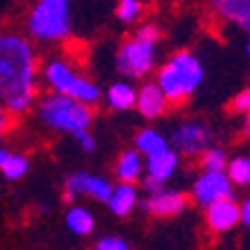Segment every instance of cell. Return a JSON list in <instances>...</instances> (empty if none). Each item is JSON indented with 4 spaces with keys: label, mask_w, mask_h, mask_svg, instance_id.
Wrapping results in <instances>:
<instances>
[{
    "label": "cell",
    "mask_w": 250,
    "mask_h": 250,
    "mask_svg": "<svg viewBox=\"0 0 250 250\" xmlns=\"http://www.w3.org/2000/svg\"><path fill=\"white\" fill-rule=\"evenodd\" d=\"M133 108L138 111L140 117L153 122V120H160V117L167 115L171 104L167 102L165 93L158 88V83L153 82V79H142V83H140L138 90H135Z\"/></svg>",
    "instance_id": "obj_11"
},
{
    "label": "cell",
    "mask_w": 250,
    "mask_h": 250,
    "mask_svg": "<svg viewBox=\"0 0 250 250\" xmlns=\"http://www.w3.org/2000/svg\"><path fill=\"white\" fill-rule=\"evenodd\" d=\"M93 250H135V248L120 234H106V237H99L95 241Z\"/></svg>",
    "instance_id": "obj_24"
},
{
    "label": "cell",
    "mask_w": 250,
    "mask_h": 250,
    "mask_svg": "<svg viewBox=\"0 0 250 250\" xmlns=\"http://www.w3.org/2000/svg\"><path fill=\"white\" fill-rule=\"evenodd\" d=\"M113 189V181L104 174H95L86 169H77L65 178L63 183V198L68 203H75L79 196H86L95 203H106Z\"/></svg>",
    "instance_id": "obj_8"
},
{
    "label": "cell",
    "mask_w": 250,
    "mask_h": 250,
    "mask_svg": "<svg viewBox=\"0 0 250 250\" xmlns=\"http://www.w3.org/2000/svg\"><path fill=\"white\" fill-rule=\"evenodd\" d=\"M226 176L230 178L234 187H248L250 185V158L246 153L230 156L226 163Z\"/></svg>",
    "instance_id": "obj_20"
},
{
    "label": "cell",
    "mask_w": 250,
    "mask_h": 250,
    "mask_svg": "<svg viewBox=\"0 0 250 250\" xmlns=\"http://www.w3.org/2000/svg\"><path fill=\"white\" fill-rule=\"evenodd\" d=\"M41 57L25 32L0 29V104L14 117L27 115L41 95Z\"/></svg>",
    "instance_id": "obj_1"
},
{
    "label": "cell",
    "mask_w": 250,
    "mask_h": 250,
    "mask_svg": "<svg viewBox=\"0 0 250 250\" xmlns=\"http://www.w3.org/2000/svg\"><path fill=\"white\" fill-rule=\"evenodd\" d=\"M25 34L36 45H59L72 34L70 0H34L25 16Z\"/></svg>",
    "instance_id": "obj_6"
},
{
    "label": "cell",
    "mask_w": 250,
    "mask_h": 250,
    "mask_svg": "<svg viewBox=\"0 0 250 250\" xmlns=\"http://www.w3.org/2000/svg\"><path fill=\"white\" fill-rule=\"evenodd\" d=\"M12 126H14V115L0 104V145L5 142V138L9 135V131H12Z\"/></svg>",
    "instance_id": "obj_27"
},
{
    "label": "cell",
    "mask_w": 250,
    "mask_h": 250,
    "mask_svg": "<svg viewBox=\"0 0 250 250\" xmlns=\"http://www.w3.org/2000/svg\"><path fill=\"white\" fill-rule=\"evenodd\" d=\"M140 208L156 219H174V216L185 212L187 196L176 187L160 185L151 192H146L145 198H140Z\"/></svg>",
    "instance_id": "obj_10"
},
{
    "label": "cell",
    "mask_w": 250,
    "mask_h": 250,
    "mask_svg": "<svg viewBox=\"0 0 250 250\" xmlns=\"http://www.w3.org/2000/svg\"><path fill=\"white\" fill-rule=\"evenodd\" d=\"M228 151L223 149L221 145H212L205 146L201 156H198V163H201V169H212V171H223L226 169V163H228Z\"/></svg>",
    "instance_id": "obj_23"
},
{
    "label": "cell",
    "mask_w": 250,
    "mask_h": 250,
    "mask_svg": "<svg viewBox=\"0 0 250 250\" xmlns=\"http://www.w3.org/2000/svg\"><path fill=\"white\" fill-rule=\"evenodd\" d=\"M29 171V158L25 153H14L9 151V156L5 158V163L0 167V174L5 176L7 181H21L25 178Z\"/></svg>",
    "instance_id": "obj_22"
},
{
    "label": "cell",
    "mask_w": 250,
    "mask_h": 250,
    "mask_svg": "<svg viewBox=\"0 0 250 250\" xmlns=\"http://www.w3.org/2000/svg\"><path fill=\"white\" fill-rule=\"evenodd\" d=\"M32 111L41 126H45L52 133L70 135V138L83 128H90L95 120V106L68 95L50 93V90L39 95Z\"/></svg>",
    "instance_id": "obj_4"
},
{
    "label": "cell",
    "mask_w": 250,
    "mask_h": 250,
    "mask_svg": "<svg viewBox=\"0 0 250 250\" xmlns=\"http://www.w3.org/2000/svg\"><path fill=\"white\" fill-rule=\"evenodd\" d=\"M165 146H169V140L156 126H142L133 138V149H138L142 156H151V153L160 151Z\"/></svg>",
    "instance_id": "obj_19"
},
{
    "label": "cell",
    "mask_w": 250,
    "mask_h": 250,
    "mask_svg": "<svg viewBox=\"0 0 250 250\" xmlns=\"http://www.w3.org/2000/svg\"><path fill=\"white\" fill-rule=\"evenodd\" d=\"M178 169H181V156L171 146H165L151 156H145V176L160 185L174 181Z\"/></svg>",
    "instance_id": "obj_13"
},
{
    "label": "cell",
    "mask_w": 250,
    "mask_h": 250,
    "mask_svg": "<svg viewBox=\"0 0 250 250\" xmlns=\"http://www.w3.org/2000/svg\"><path fill=\"white\" fill-rule=\"evenodd\" d=\"M239 223L241 226H250V198H241L239 201Z\"/></svg>",
    "instance_id": "obj_28"
},
{
    "label": "cell",
    "mask_w": 250,
    "mask_h": 250,
    "mask_svg": "<svg viewBox=\"0 0 250 250\" xmlns=\"http://www.w3.org/2000/svg\"><path fill=\"white\" fill-rule=\"evenodd\" d=\"M113 176L120 183H140L145 176V156L133 146L120 151L113 163Z\"/></svg>",
    "instance_id": "obj_16"
},
{
    "label": "cell",
    "mask_w": 250,
    "mask_h": 250,
    "mask_svg": "<svg viewBox=\"0 0 250 250\" xmlns=\"http://www.w3.org/2000/svg\"><path fill=\"white\" fill-rule=\"evenodd\" d=\"M167 140L181 158H198L205 146L214 142V128L203 117H183L171 124Z\"/></svg>",
    "instance_id": "obj_7"
},
{
    "label": "cell",
    "mask_w": 250,
    "mask_h": 250,
    "mask_svg": "<svg viewBox=\"0 0 250 250\" xmlns=\"http://www.w3.org/2000/svg\"><path fill=\"white\" fill-rule=\"evenodd\" d=\"M192 201L198 208H208L214 201L234 196V185L226 176V171H212V169H201L192 181Z\"/></svg>",
    "instance_id": "obj_9"
},
{
    "label": "cell",
    "mask_w": 250,
    "mask_h": 250,
    "mask_svg": "<svg viewBox=\"0 0 250 250\" xmlns=\"http://www.w3.org/2000/svg\"><path fill=\"white\" fill-rule=\"evenodd\" d=\"M203 209H205V226L209 228V232L226 234L239 226V201L234 196L214 201V203H209Z\"/></svg>",
    "instance_id": "obj_12"
},
{
    "label": "cell",
    "mask_w": 250,
    "mask_h": 250,
    "mask_svg": "<svg viewBox=\"0 0 250 250\" xmlns=\"http://www.w3.org/2000/svg\"><path fill=\"white\" fill-rule=\"evenodd\" d=\"M63 221H65V228H68L72 234H77V237L93 234L95 226H97L93 212H90L86 205H79V203H70V208L65 209Z\"/></svg>",
    "instance_id": "obj_18"
},
{
    "label": "cell",
    "mask_w": 250,
    "mask_h": 250,
    "mask_svg": "<svg viewBox=\"0 0 250 250\" xmlns=\"http://www.w3.org/2000/svg\"><path fill=\"white\" fill-rule=\"evenodd\" d=\"M230 111H232L234 115H241V117L250 115V90L248 88H241V90L232 97V102H230Z\"/></svg>",
    "instance_id": "obj_26"
},
{
    "label": "cell",
    "mask_w": 250,
    "mask_h": 250,
    "mask_svg": "<svg viewBox=\"0 0 250 250\" xmlns=\"http://www.w3.org/2000/svg\"><path fill=\"white\" fill-rule=\"evenodd\" d=\"M163 41V29L151 21L135 25V29L115 50V70L124 79H146L158 65V50Z\"/></svg>",
    "instance_id": "obj_3"
},
{
    "label": "cell",
    "mask_w": 250,
    "mask_h": 250,
    "mask_svg": "<svg viewBox=\"0 0 250 250\" xmlns=\"http://www.w3.org/2000/svg\"><path fill=\"white\" fill-rule=\"evenodd\" d=\"M7 156H9V149L0 145V167H2V163H5V158H7Z\"/></svg>",
    "instance_id": "obj_29"
},
{
    "label": "cell",
    "mask_w": 250,
    "mask_h": 250,
    "mask_svg": "<svg viewBox=\"0 0 250 250\" xmlns=\"http://www.w3.org/2000/svg\"><path fill=\"white\" fill-rule=\"evenodd\" d=\"M140 187L138 183H113V189L111 194H108V201H106V208H108V212L115 216H120V219H124V216L133 214L135 209H138L140 205Z\"/></svg>",
    "instance_id": "obj_14"
},
{
    "label": "cell",
    "mask_w": 250,
    "mask_h": 250,
    "mask_svg": "<svg viewBox=\"0 0 250 250\" xmlns=\"http://www.w3.org/2000/svg\"><path fill=\"white\" fill-rule=\"evenodd\" d=\"M212 12L223 23L248 32L250 29V0H209Z\"/></svg>",
    "instance_id": "obj_15"
},
{
    "label": "cell",
    "mask_w": 250,
    "mask_h": 250,
    "mask_svg": "<svg viewBox=\"0 0 250 250\" xmlns=\"http://www.w3.org/2000/svg\"><path fill=\"white\" fill-rule=\"evenodd\" d=\"M158 88L171 106H183L198 93L205 82V65L192 50H176L153 70Z\"/></svg>",
    "instance_id": "obj_2"
},
{
    "label": "cell",
    "mask_w": 250,
    "mask_h": 250,
    "mask_svg": "<svg viewBox=\"0 0 250 250\" xmlns=\"http://www.w3.org/2000/svg\"><path fill=\"white\" fill-rule=\"evenodd\" d=\"M146 2L149 0H117L115 18L122 25H138L146 12Z\"/></svg>",
    "instance_id": "obj_21"
},
{
    "label": "cell",
    "mask_w": 250,
    "mask_h": 250,
    "mask_svg": "<svg viewBox=\"0 0 250 250\" xmlns=\"http://www.w3.org/2000/svg\"><path fill=\"white\" fill-rule=\"evenodd\" d=\"M135 90L138 86L133 83V79H117L113 82L111 86L102 90V99L104 104L115 113H124V111H131L135 104Z\"/></svg>",
    "instance_id": "obj_17"
},
{
    "label": "cell",
    "mask_w": 250,
    "mask_h": 250,
    "mask_svg": "<svg viewBox=\"0 0 250 250\" xmlns=\"http://www.w3.org/2000/svg\"><path fill=\"white\" fill-rule=\"evenodd\" d=\"M72 140H75L77 146H79L83 153H95V151H97V146H99L97 135H95L90 128H83V131L75 133V135H72Z\"/></svg>",
    "instance_id": "obj_25"
},
{
    "label": "cell",
    "mask_w": 250,
    "mask_h": 250,
    "mask_svg": "<svg viewBox=\"0 0 250 250\" xmlns=\"http://www.w3.org/2000/svg\"><path fill=\"white\" fill-rule=\"evenodd\" d=\"M39 77H41L43 86L50 93L68 95L79 102H86L90 106H97L102 102V88L93 77H88L75 61H70L68 57L54 54V57L45 59L39 68Z\"/></svg>",
    "instance_id": "obj_5"
}]
</instances>
